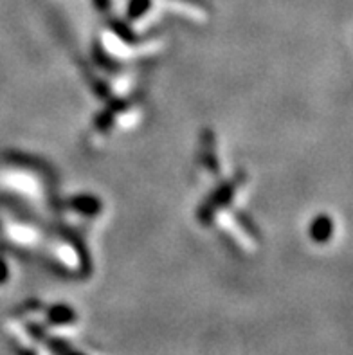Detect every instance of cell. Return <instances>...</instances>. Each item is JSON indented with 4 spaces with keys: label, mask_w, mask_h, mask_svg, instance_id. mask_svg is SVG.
<instances>
[{
    "label": "cell",
    "mask_w": 353,
    "mask_h": 355,
    "mask_svg": "<svg viewBox=\"0 0 353 355\" xmlns=\"http://www.w3.org/2000/svg\"><path fill=\"white\" fill-rule=\"evenodd\" d=\"M96 4H98L101 9H105L108 8V0H96Z\"/></svg>",
    "instance_id": "7a4b0ae2"
},
{
    "label": "cell",
    "mask_w": 353,
    "mask_h": 355,
    "mask_svg": "<svg viewBox=\"0 0 353 355\" xmlns=\"http://www.w3.org/2000/svg\"><path fill=\"white\" fill-rule=\"evenodd\" d=\"M49 321L53 324H69L76 321V314L65 305H56L49 311Z\"/></svg>",
    "instance_id": "6da1fadb"
},
{
    "label": "cell",
    "mask_w": 353,
    "mask_h": 355,
    "mask_svg": "<svg viewBox=\"0 0 353 355\" xmlns=\"http://www.w3.org/2000/svg\"><path fill=\"white\" fill-rule=\"evenodd\" d=\"M65 355H83V354H80V352H74V350H69Z\"/></svg>",
    "instance_id": "3957f363"
}]
</instances>
